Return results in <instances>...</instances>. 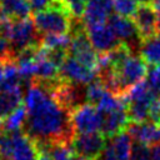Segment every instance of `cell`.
I'll list each match as a JSON object with an SVG mask.
<instances>
[{
	"mask_svg": "<svg viewBox=\"0 0 160 160\" xmlns=\"http://www.w3.org/2000/svg\"><path fill=\"white\" fill-rule=\"evenodd\" d=\"M28 111L26 134L36 142H71L74 134L70 111L64 108L44 82L31 84L24 95Z\"/></svg>",
	"mask_w": 160,
	"mask_h": 160,
	"instance_id": "cell-1",
	"label": "cell"
},
{
	"mask_svg": "<svg viewBox=\"0 0 160 160\" xmlns=\"http://www.w3.org/2000/svg\"><path fill=\"white\" fill-rule=\"evenodd\" d=\"M71 14L66 6L56 0L51 6L34 12L32 21L38 32L45 35L68 34L71 29Z\"/></svg>",
	"mask_w": 160,
	"mask_h": 160,
	"instance_id": "cell-2",
	"label": "cell"
},
{
	"mask_svg": "<svg viewBox=\"0 0 160 160\" xmlns=\"http://www.w3.org/2000/svg\"><path fill=\"white\" fill-rule=\"evenodd\" d=\"M122 96L126 101L128 115L131 122H142L149 119L150 106L156 96L149 88L146 80L129 88Z\"/></svg>",
	"mask_w": 160,
	"mask_h": 160,
	"instance_id": "cell-3",
	"label": "cell"
},
{
	"mask_svg": "<svg viewBox=\"0 0 160 160\" xmlns=\"http://www.w3.org/2000/svg\"><path fill=\"white\" fill-rule=\"evenodd\" d=\"M146 65L148 64L142 60L141 56L129 55L120 65L111 69L118 79L121 95L132 85L142 81V79L148 75Z\"/></svg>",
	"mask_w": 160,
	"mask_h": 160,
	"instance_id": "cell-4",
	"label": "cell"
},
{
	"mask_svg": "<svg viewBox=\"0 0 160 160\" xmlns=\"http://www.w3.org/2000/svg\"><path fill=\"white\" fill-rule=\"evenodd\" d=\"M36 28L32 19H14L9 26L5 39L16 52L36 45Z\"/></svg>",
	"mask_w": 160,
	"mask_h": 160,
	"instance_id": "cell-5",
	"label": "cell"
},
{
	"mask_svg": "<svg viewBox=\"0 0 160 160\" xmlns=\"http://www.w3.org/2000/svg\"><path fill=\"white\" fill-rule=\"evenodd\" d=\"M74 134L101 132V114L95 105L81 104L70 111Z\"/></svg>",
	"mask_w": 160,
	"mask_h": 160,
	"instance_id": "cell-6",
	"label": "cell"
},
{
	"mask_svg": "<svg viewBox=\"0 0 160 160\" xmlns=\"http://www.w3.org/2000/svg\"><path fill=\"white\" fill-rule=\"evenodd\" d=\"M68 52L70 56L75 58L81 64L86 65L88 68L98 70V59L99 54L91 46L86 31L78 30L70 39V45L68 48Z\"/></svg>",
	"mask_w": 160,
	"mask_h": 160,
	"instance_id": "cell-7",
	"label": "cell"
},
{
	"mask_svg": "<svg viewBox=\"0 0 160 160\" xmlns=\"http://www.w3.org/2000/svg\"><path fill=\"white\" fill-rule=\"evenodd\" d=\"M98 70L88 68L86 65L78 61L75 58L68 54L66 59L60 66V80L74 84V85H82L89 84L98 76Z\"/></svg>",
	"mask_w": 160,
	"mask_h": 160,
	"instance_id": "cell-8",
	"label": "cell"
},
{
	"mask_svg": "<svg viewBox=\"0 0 160 160\" xmlns=\"http://www.w3.org/2000/svg\"><path fill=\"white\" fill-rule=\"evenodd\" d=\"M78 156L95 159L106 146V136L102 132L75 134L70 142Z\"/></svg>",
	"mask_w": 160,
	"mask_h": 160,
	"instance_id": "cell-9",
	"label": "cell"
},
{
	"mask_svg": "<svg viewBox=\"0 0 160 160\" xmlns=\"http://www.w3.org/2000/svg\"><path fill=\"white\" fill-rule=\"evenodd\" d=\"M85 29L88 39L98 54H105L120 44V40L116 38L108 22L90 25Z\"/></svg>",
	"mask_w": 160,
	"mask_h": 160,
	"instance_id": "cell-10",
	"label": "cell"
},
{
	"mask_svg": "<svg viewBox=\"0 0 160 160\" xmlns=\"http://www.w3.org/2000/svg\"><path fill=\"white\" fill-rule=\"evenodd\" d=\"M60 66L50 58L49 50L41 44L35 54V78L41 82H51L58 79Z\"/></svg>",
	"mask_w": 160,
	"mask_h": 160,
	"instance_id": "cell-11",
	"label": "cell"
},
{
	"mask_svg": "<svg viewBox=\"0 0 160 160\" xmlns=\"http://www.w3.org/2000/svg\"><path fill=\"white\" fill-rule=\"evenodd\" d=\"M114 10V0H85L82 20L85 26L108 22Z\"/></svg>",
	"mask_w": 160,
	"mask_h": 160,
	"instance_id": "cell-12",
	"label": "cell"
},
{
	"mask_svg": "<svg viewBox=\"0 0 160 160\" xmlns=\"http://www.w3.org/2000/svg\"><path fill=\"white\" fill-rule=\"evenodd\" d=\"M129 122L128 106H121L112 111L104 112L101 114V132L106 138H112L116 134L124 131Z\"/></svg>",
	"mask_w": 160,
	"mask_h": 160,
	"instance_id": "cell-13",
	"label": "cell"
},
{
	"mask_svg": "<svg viewBox=\"0 0 160 160\" xmlns=\"http://www.w3.org/2000/svg\"><path fill=\"white\" fill-rule=\"evenodd\" d=\"M126 131L134 141L144 142L148 145H155L160 142V124L151 120H146L142 122L130 121Z\"/></svg>",
	"mask_w": 160,
	"mask_h": 160,
	"instance_id": "cell-14",
	"label": "cell"
},
{
	"mask_svg": "<svg viewBox=\"0 0 160 160\" xmlns=\"http://www.w3.org/2000/svg\"><path fill=\"white\" fill-rule=\"evenodd\" d=\"M132 18L139 31L140 41L156 32L158 14L155 12L151 4H139L138 10Z\"/></svg>",
	"mask_w": 160,
	"mask_h": 160,
	"instance_id": "cell-15",
	"label": "cell"
},
{
	"mask_svg": "<svg viewBox=\"0 0 160 160\" xmlns=\"http://www.w3.org/2000/svg\"><path fill=\"white\" fill-rule=\"evenodd\" d=\"M8 134V132H6ZM12 139V155L11 160H35L38 156V145L26 132L16 131L10 132Z\"/></svg>",
	"mask_w": 160,
	"mask_h": 160,
	"instance_id": "cell-16",
	"label": "cell"
},
{
	"mask_svg": "<svg viewBox=\"0 0 160 160\" xmlns=\"http://www.w3.org/2000/svg\"><path fill=\"white\" fill-rule=\"evenodd\" d=\"M108 24L112 29L116 38L122 42H126L128 45H129L130 40H132L135 38L140 39L136 25L131 18H125V16L114 14L108 19Z\"/></svg>",
	"mask_w": 160,
	"mask_h": 160,
	"instance_id": "cell-17",
	"label": "cell"
},
{
	"mask_svg": "<svg viewBox=\"0 0 160 160\" xmlns=\"http://www.w3.org/2000/svg\"><path fill=\"white\" fill-rule=\"evenodd\" d=\"M24 101L21 88L0 89V120L5 119L14 110H16Z\"/></svg>",
	"mask_w": 160,
	"mask_h": 160,
	"instance_id": "cell-18",
	"label": "cell"
},
{
	"mask_svg": "<svg viewBox=\"0 0 160 160\" xmlns=\"http://www.w3.org/2000/svg\"><path fill=\"white\" fill-rule=\"evenodd\" d=\"M140 56L152 66H160V34H152L141 40Z\"/></svg>",
	"mask_w": 160,
	"mask_h": 160,
	"instance_id": "cell-19",
	"label": "cell"
},
{
	"mask_svg": "<svg viewBox=\"0 0 160 160\" xmlns=\"http://www.w3.org/2000/svg\"><path fill=\"white\" fill-rule=\"evenodd\" d=\"M0 10L10 19H26L31 12L28 0H0Z\"/></svg>",
	"mask_w": 160,
	"mask_h": 160,
	"instance_id": "cell-20",
	"label": "cell"
},
{
	"mask_svg": "<svg viewBox=\"0 0 160 160\" xmlns=\"http://www.w3.org/2000/svg\"><path fill=\"white\" fill-rule=\"evenodd\" d=\"M26 119H28V111L25 105H20L16 110H14L10 115H8L5 119L0 120V125L4 130V132H16V131H21L22 126L26 124Z\"/></svg>",
	"mask_w": 160,
	"mask_h": 160,
	"instance_id": "cell-21",
	"label": "cell"
},
{
	"mask_svg": "<svg viewBox=\"0 0 160 160\" xmlns=\"http://www.w3.org/2000/svg\"><path fill=\"white\" fill-rule=\"evenodd\" d=\"M132 139L128 134V131H121L111 138V145L115 150L118 160H131V146Z\"/></svg>",
	"mask_w": 160,
	"mask_h": 160,
	"instance_id": "cell-22",
	"label": "cell"
},
{
	"mask_svg": "<svg viewBox=\"0 0 160 160\" xmlns=\"http://www.w3.org/2000/svg\"><path fill=\"white\" fill-rule=\"evenodd\" d=\"M46 149L51 156V160H75V152L70 142L58 141L46 144Z\"/></svg>",
	"mask_w": 160,
	"mask_h": 160,
	"instance_id": "cell-23",
	"label": "cell"
},
{
	"mask_svg": "<svg viewBox=\"0 0 160 160\" xmlns=\"http://www.w3.org/2000/svg\"><path fill=\"white\" fill-rule=\"evenodd\" d=\"M106 91V88L104 85V82L101 80H92L91 82L88 84L86 89H85V92H84V96L86 99V101L91 105H95L100 101V99L102 98V95L105 94Z\"/></svg>",
	"mask_w": 160,
	"mask_h": 160,
	"instance_id": "cell-24",
	"label": "cell"
},
{
	"mask_svg": "<svg viewBox=\"0 0 160 160\" xmlns=\"http://www.w3.org/2000/svg\"><path fill=\"white\" fill-rule=\"evenodd\" d=\"M70 39L68 34H59V35H45L41 40V45L50 50H66L70 45Z\"/></svg>",
	"mask_w": 160,
	"mask_h": 160,
	"instance_id": "cell-25",
	"label": "cell"
},
{
	"mask_svg": "<svg viewBox=\"0 0 160 160\" xmlns=\"http://www.w3.org/2000/svg\"><path fill=\"white\" fill-rule=\"evenodd\" d=\"M139 2L136 0H114L115 14L125 18H132L138 10Z\"/></svg>",
	"mask_w": 160,
	"mask_h": 160,
	"instance_id": "cell-26",
	"label": "cell"
},
{
	"mask_svg": "<svg viewBox=\"0 0 160 160\" xmlns=\"http://www.w3.org/2000/svg\"><path fill=\"white\" fill-rule=\"evenodd\" d=\"M130 158L131 160H151V148L148 144L132 141Z\"/></svg>",
	"mask_w": 160,
	"mask_h": 160,
	"instance_id": "cell-27",
	"label": "cell"
},
{
	"mask_svg": "<svg viewBox=\"0 0 160 160\" xmlns=\"http://www.w3.org/2000/svg\"><path fill=\"white\" fill-rule=\"evenodd\" d=\"M146 82L154 95L160 99V66H152L148 71Z\"/></svg>",
	"mask_w": 160,
	"mask_h": 160,
	"instance_id": "cell-28",
	"label": "cell"
},
{
	"mask_svg": "<svg viewBox=\"0 0 160 160\" xmlns=\"http://www.w3.org/2000/svg\"><path fill=\"white\" fill-rule=\"evenodd\" d=\"M74 18H82L85 0H60Z\"/></svg>",
	"mask_w": 160,
	"mask_h": 160,
	"instance_id": "cell-29",
	"label": "cell"
},
{
	"mask_svg": "<svg viewBox=\"0 0 160 160\" xmlns=\"http://www.w3.org/2000/svg\"><path fill=\"white\" fill-rule=\"evenodd\" d=\"M28 1L31 8V11L36 12V11H41V10L51 6L56 0H28Z\"/></svg>",
	"mask_w": 160,
	"mask_h": 160,
	"instance_id": "cell-30",
	"label": "cell"
},
{
	"mask_svg": "<svg viewBox=\"0 0 160 160\" xmlns=\"http://www.w3.org/2000/svg\"><path fill=\"white\" fill-rule=\"evenodd\" d=\"M95 160H118L116 159V154H115V150L110 144H106V146L104 148V150L95 158Z\"/></svg>",
	"mask_w": 160,
	"mask_h": 160,
	"instance_id": "cell-31",
	"label": "cell"
},
{
	"mask_svg": "<svg viewBox=\"0 0 160 160\" xmlns=\"http://www.w3.org/2000/svg\"><path fill=\"white\" fill-rule=\"evenodd\" d=\"M8 54H9V42L5 38L0 36V60L8 59Z\"/></svg>",
	"mask_w": 160,
	"mask_h": 160,
	"instance_id": "cell-32",
	"label": "cell"
},
{
	"mask_svg": "<svg viewBox=\"0 0 160 160\" xmlns=\"http://www.w3.org/2000/svg\"><path fill=\"white\" fill-rule=\"evenodd\" d=\"M151 160H160V142L151 146Z\"/></svg>",
	"mask_w": 160,
	"mask_h": 160,
	"instance_id": "cell-33",
	"label": "cell"
},
{
	"mask_svg": "<svg viewBox=\"0 0 160 160\" xmlns=\"http://www.w3.org/2000/svg\"><path fill=\"white\" fill-rule=\"evenodd\" d=\"M151 6L154 8L155 12L158 14V18H160V0H151Z\"/></svg>",
	"mask_w": 160,
	"mask_h": 160,
	"instance_id": "cell-34",
	"label": "cell"
},
{
	"mask_svg": "<svg viewBox=\"0 0 160 160\" xmlns=\"http://www.w3.org/2000/svg\"><path fill=\"white\" fill-rule=\"evenodd\" d=\"M4 69H5V59L0 60V82L2 81V78H4Z\"/></svg>",
	"mask_w": 160,
	"mask_h": 160,
	"instance_id": "cell-35",
	"label": "cell"
},
{
	"mask_svg": "<svg viewBox=\"0 0 160 160\" xmlns=\"http://www.w3.org/2000/svg\"><path fill=\"white\" fill-rule=\"evenodd\" d=\"M156 34H160V18H158V22H156Z\"/></svg>",
	"mask_w": 160,
	"mask_h": 160,
	"instance_id": "cell-36",
	"label": "cell"
},
{
	"mask_svg": "<svg viewBox=\"0 0 160 160\" xmlns=\"http://www.w3.org/2000/svg\"><path fill=\"white\" fill-rule=\"evenodd\" d=\"M139 4H150L151 0H136Z\"/></svg>",
	"mask_w": 160,
	"mask_h": 160,
	"instance_id": "cell-37",
	"label": "cell"
},
{
	"mask_svg": "<svg viewBox=\"0 0 160 160\" xmlns=\"http://www.w3.org/2000/svg\"><path fill=\"white\" fill-rule=\"evenodd\" d=\"M75 160H95V159H89V158H82V156H78Z\"/></svg>",
	"mask_w": 160,
	"mask_h": 160,
	"instance_id": "cell-38",
	"label": "cell"
},
{
	"mask_svg": "<svg viewBox=\"0 0 160 160\" xmlns=\"http://www.w3.org/2000/svg\"><path fill=\"white\" fill-rule=\"evenodd\" d=\"M4 134H5V132H4V130H2V128H1V125H0V140L2 139V136H4Z\"/></svg>",
	"mask_w": 160,
	"mask_h": 160,
	"instance_id": "cell-39",
	"label": "cell"
}]
</instances>
